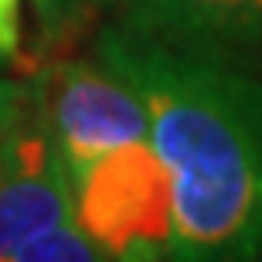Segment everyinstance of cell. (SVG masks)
I'll return each instance as SVG.
<instances>
[{"label": "cell", "mask_w": 262, "mask_h": 262, "mask_svg": "<svg viewBox=\"0 0 262 262\" xmlns=\"http://www.w3.org/2000/svg\"><path fill=\"white\" fill-rule=\"evenodd\" d=\"M99 61L140 96L150 143L174 177V259L259 255L262 85L126 24L102 34Z\"/></svg>", "instance_id": "6da1fadb"}, {"label": "cell", "mask_w": 262, "mask_h": 262, "mask_svg": "<svg viewBox=\"0 0 262 262\" xmlns=\"http://www.w3.org/2000/svg\"><path fill=\"white\" fill-rule=\"evenodd\" d=\"M72 187L75 222L102 259H174V177L154 143L113 146Z\"/></svg>", "instance_id": "7a4b0ae2"}, {"label": "cell", "mask_w": 262, "mask_h": 262, "mask_svg": "<svg viewBox=\"0 0 262 262\" xmlns=\"http://www.w3.org/2000/svg\"><path fill=\"white\" fill-rule=\"evenodd\" d=\"M45 129L75 184L113 146L146 140L150 119L140 96L109 65L58 61L45 82Z\"/></svg>", "instance_id": "3957f363"}, {"label": "cell", "mask_w": 262, "mask_h": 262, "mask_svg": "<svg viewBox=\"0 0 262 262\" xmlns=\"http://www.w3.org/2000/svg\"><path fill=\"white\" fill-rule=\"evenodd\" d=\"M126 28L167 48L238 65L262 55V0H123Z\"/></svg>", "instance_id": "277c9868"}, {"label": "cell", "mask_w": 262, "mask_h": 262, "mask_svg": "<svg viewBox=\"0 0 262 262\" xmlns=\"http://www.w3.org/2000/svg\"><path fill=\"white\" fill-rule=\"evenodd\" d=\"M68 218H75V187L41 123L31 126L20 164L0 181V262Z\"/></svg>", "instance_id": "5b68a950"}, {"label": "cell", "mask_w": 262, "mask_h": 262, "mask_svg": "<svg viewBox=\"0 0 262 262\" xmlns=\"http://www.w3.org/2000/svg\"><path fill=\"white\" fill-rule=\"evenodd\" d=\"M89 259H102L99 245L82 232V225L75 218L55 225L48 232L34 235L17 255L14 262H89Z\"/></svg>", "instance_id": "8992f818"}, {"label": "cell", "mask_w": 262, "mask_h": 262, "mask_svg": "<svg viewBox=\"0 0 262 262\" xmlns=\"http://www.w3.org/2000/svg\"><path fill=\"white\" fill-rule=\"evenodd\" d=\"M41 24V38L48 48H65L85 28L89 4L85 0H31Z\"/></svg>", "instance_id": "52a82bcc"}, {"label": "cell", "mask_w": 262, "mask_h": 262, "mask_svg": "<svg viewBox=\"0 0 262 262\" xmlns=\"http://www.w3.org/2000/svg\"><path fill=\"white\" fill-rule=\"evenodd\" d=\"M28 119V89L20 82L0 78V136L14 133Z\"/></svg>", "instance_id": "ba28073f"}, {"label": "cell", "mask_w": 262, "mask_h": 262, "mask_svg": "<svg viewBox=\"0 0 262 262\" xmlns=\"http://www.w3.org/2000/svg\"><path fill=\"white\" fill-rule=\"evenodd\" d=\"M20 55V0H0V58Z\"/></svg>", "instance_id": "9c48e42d"}, {"label": "cell", "mask_w": 262, "mask_h": 262, "mask_svg": "<svg viewBox=\"0 0 262 262\" xmlns=\"http://www.w3.org/2000/svg\"><path fill=\"white\" fill-rule=\"evenodd\" d=\"M28 133H31V126H28V119L20 123L14 133H7V136H0V181L14 170V167L20 164V157H24V146H28Z\"/></svg>", "instance_id": "30bf717a"}, {"label": "cell", "mask_w": 262, "mask_h": 262, "mask_svg": "<svg viewBox=\"0 0 262 262\" xmlns=\"http://www.w3.org/2000/svg\"><path fill=\"white\" fill-rule=\"evenodd\" d=\"M0 61H4V58H0Z\"/></svg>", "instance_id": "8fae6325"}]
</instances>
